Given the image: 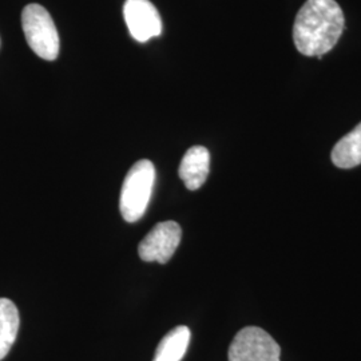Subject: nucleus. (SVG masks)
I'll return each mask as SVG.
<instances>
[{
  "label": "nucleus",
  "mask_w": 361,
  "mask_h": 361,
  "mask_svg": "<svg viewBox=\"0 0 361 361\" xmlns=\"http://www.w3.org/2000/svg\"><path fill=\"white\" fill-rule=\"evenodd\" d=\"M345 26L344 13L335 0H307L297 13L293 42L300 54L323 59Z\"/></svg>",
  "instance_id": "1"
},
{
  "label": "nucleus",
  "mask_w": 361,
  "mask_h": 361,
  "mask_svg": "<svg viewBox=\"0 0 361 361\" xmlns=\"http://www.w3.org/2000/svg\"><path fill=\"white\" fill-rule=\"evenodd\" d=\"M155 182V168L152 161L141 159L130 169L123 180L119 209L128 222H137L146 213Z\"/></svg>",
  "instance_id": "2"
},
{
  "label": "nucleus",
  "mask_w": 361,
  "mask_h": 361,
  "mask_svg": "<svg viewBox=\"0 0 361 361\" xmlns=\"http://www.w3.org/2000/svg\"><path fill=\"white\" fill-rule=\"evenodd\" d=\"M22 26L31 50L44 61H55L61 44L49 11L40 4H28L22 13Z\"/></svg>",
  "instance_id": "3"
},
{
  "label": "nucleus",
  "mask_w": 361,
  "mask_h": 361,
  "mask_svg": "<svg viewBox=\"0 0 361 361\" xmlns=\"http://www.w3.org/2000/svg\"><path fill=\"white\" fill-rule=\"evenodd\" d=\"M281 348L268 332L246 326L233 338L229 361H280Z\"/></svg>",
  "instance_id": "4"
},
{
  "label": "nucleus",
  "mask_w": 361,
  "mask_h": 361,
  "mask_svg": "<svg viewBox=\"0 0 361 361\" xmlns=\"http://www.w3.org/2000/svg\"><path fill=\"white\" fill-rule=\"evenodd\" d=\"M182 229L174 221L157 224L138 246L140 257L146 262L166 264L180 245Z\"/></svg>",
  "instance_id": "5"
},
{
  "label": "nucleus",
  "mask_w": 361,
  "mask_h": 361,
  "mask_svg": "<svg viewBox=\"0 0 361 361\" xmlns=\"http://www.w3.org/2000/svg\"><path fill=\"white\" fill-rule=\"evenodd\" d=\"M123 16L130 35L138 42L159 37L162 32V20L154 4L149 0H126Z\"/></svg>",
  "instance_id": "6"
},
{
  "label": "nucleus",
  "mask_w": 361,
  "mask_h": 361,
  "mask_svg": "<svg viewBox=\"0 0 361 361\" xmlns=\"http://www.w3.org/2000/svg\"><path fill=\"white\" fill-rule=\"evenodd\" d=\"M210 170V153L204 146L190 147L180 161V180H183L186 189L198 190L207 180Z\"/></svg>",
  "instance_id": "7"
},
{
  "label": "nucleus",
  "mask_w": 361,
  "mask_h": 361,
  "mask_svg": "<svg viewBox=\"0 0 361 361\" xmlns=\"http://www.w3.org/2000/svg\"><path fill=\"white\" fill-rule=\"evenodd\" d=\"M332 162L340 169H352L361 164V123L336 143Z\"/></svg>",
  "instance_id": "8"
},
{
  "label": "nucleus",
  "mask_w": 361,
  "mask_h": 361,
  "mask_svg": "<svg viewBox=\"0 0 361 361\" xmlns=\"http://www.w3.org/2000/svg\"><path fill=\"white\" fill-rule=\"evenodd\" d=\"M190 329L180 325L165 336L155 350L153 361H180L185 356L190 343Z\"/></svg>",
  "instance_id": "9"
},
{
  "label": "nucleus",
  "mask_w": 361,
  "mask_h": 361,
  "mask_svg": "<svg viewBox=\"0 0 361 361\" xmlns=\"http://www.w3.org/2000/svg\"><path fill=\"white\" fill-rule=\"evenodd\" d=\"M19 312L11 300L0 298V361L13 348L19 331Z\"/></svg>",
  "instance_id": "10"
}]
</instances>
